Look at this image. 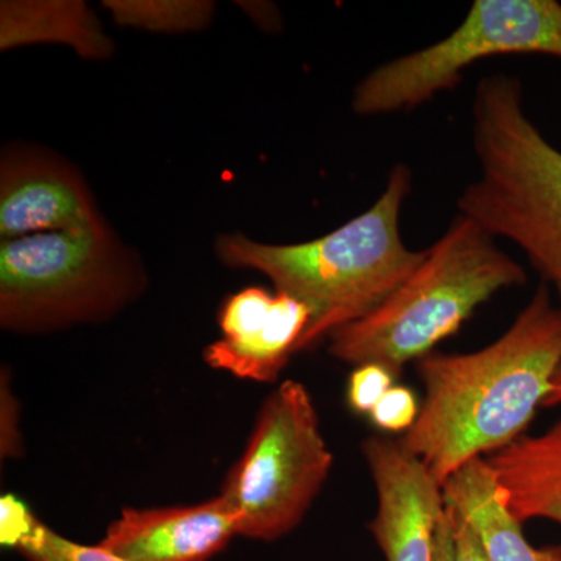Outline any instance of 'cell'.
Instances as JSON below:
<instances>
[{"label": "cell", "mask_w": 561, "mask_h": 561, "mask_svg": "<svg viewBox=\"0 0 561 561\" xmlns=\"http://www.w3.org/2000/svg\"><path fill=\"white\" fill-rule=\"evenodd\" d=\"M560 364L561 306L542 283L496 342L416 360L424 401L402 446L445 485L465 465L526 435Z\"/></svg>", "instance_id": "6da1fadb"}, {"label": "cell", "mask_w": 561, "mask_h": 561, "mask_svg": "<svg viewBox=\"0 0 561 561\" xmlns=\"http://www.w3.org/2000/svg\"><path fill=\"white\" fill-rule=\"evenodd\" d=\"M411 190V169L397 164L371 208L330 234L294 245L224 234L217 256L227 267L262 273L276 291L309 306L312 321L298 353L311 350L376 311L426 257V250L408 249L401 238L402 205Z\"/></svg>", "instance_id": "7a4b0ae2"}, {"label": "cell", "mask_w": 561, "mask_h": 561, "mask_svg": "<svg viewBox=\"0 0 561 561\" xmlns=\"http://www.w3.org/2000/svg\"><path fill=\"white\" fill-rule=\"evenodd\" d=\"M471 114L479 176L457 208L493 238L518 245L561 294V151L527 116L516 77H483Z\"/></svg>", "instance_id": "3957f363"}, {"label": "cell", "mask_w": 561, "mask_h": 561, "mask_svg": "<svg viewBox=\"0 0 561 561\" xmlns=\"http://www.w3.org/2000/svg\"><path fill=\"white\" fill-rule=\"evenodd\" d=\"M471 217L457 214L426 250L411 278L376 311L331 334L330 353L345 364H379L400 376L459 332L497 291L523 286L527 273Z\"/></svg>", "instance_id": "277c9868"}, {"label": "cell", "mask_w": 561, "mask_h": 561, "mask_svg": "<svg viewBox=\"0 0 561 561\" xmlns=\"http://www.w3.org/2000/svg\"><path fill=\"white\" fill-rule=\"evenodd\" d=\"M133 251L106 221L43 232L0 245V324L18 334H46L105 321L144 291Z\"/></svg>", "instance_id": "5b68a950"}, {"label": "cell", "mask_w": 561, "mask_h": 561, "mask_svg": "<svg viewBox=\"0 0 561 561\" xmlns=\"http://www.w3.org/2000/svg\"><path fill=\"white\" fill-rule=\"evenodd\" d=\"M334 456L312 394L284 381L261 405L241 459L220 496L238 516L239 535L276 541L300 526L330 478Z\"/></svg>", "instance_id": "8992f818"}, {"label": "cell", "mask_w": 561, "mask_h": 561, "mask_svg": "<svg viewBox=\"0 0 561 561\" xmlns=\"http://www.w3.org/2000/svg\"><path fill=\"white\" fill-rule=\"evenodd\" d=\"M561 58V3L557 0H476L445 39L371 70L354 91L360 116L419 108L451 91L465 69L500 55Z\"/></svg>", "instance_id": "52a82bcc"}, {"label": "cell", "mask_w": 561, "mask_h": 561, "mask_svg": "<svg viewBox=\"0 0 561 561\" xmlns=\"http://www.w3.org/2000/svg\"><path fill=\"white\" fill-rule=\"evenodd\" d=\"M360 449L378 497L368 529L386 561H435L443 486L400 438L370 437Z\"/></svg>", "instance_id": "ba28073f"}, {"label": "cell", "mask_w": 561, "mask_h": 561, "mask_svg": "<svg viewBox=\"0 0 561 561\" xmlns=\"http://www.w3.org/2000/svg\"><path fill=\"white\" fill-rule=\"evenodd\" d=\"M217 321L221 339L206 346V364L239 379L273 383L298 353L312 311L290 295L254 286L225 298Z\"/></svg>", "instance_id": "9c48e42d"}, {"label": "cell", "mask_w": 561, "mask_h": 561, "mask_svg": "<svg viewBox=\"0 0 561 561\" xmlns=\"http://www.w3.org/2000/svg\"><path fill=\"white\" fill-rule=\"evenodd\" d=\"M101 221L87 183L68 162L28 147L3 153L0 162L2 241L91 227Z\"/></svg>", "instance_id": "30bf717a"}, {"label": "cell", "mask_w": 561, "mask_h": 561, "mask_svg": "<svg viewBox=\"0 0 561 561\" xmlns=\"http://www.w3.org/2000/svg\"><path fill=\"white\" fill-rule=\"evenodd\" d=\"M236 535L238 516L219 494L194 505L124 508L98 546L125 561H209Z\"/></svg>", "instance_id": "8fae6325"}, {"label": "cell", "mask_w": 561, "mask_h": 561, "mask_svg": "<svg viewBox=\"0 0 561 561\" xmlns=\"http://www.w3.org/2000/svg\"><path fill=\"white\" fill-rule=\"evenodd\" d=\"M443 497L482 542L489 561H561V545L535 548L485 457L470 461L443 485Z\"/></svg>", "instance_id": "7c38bea8"}, {"label": "cell", "mask_w": 561, "mask_h": 561, "mask_svg": "<svg viewBox=\"0 0 561 561\" xmlns=\"http://www.w3.org/2000/svg\"><path fill=\"white\" fill-rule=\"evenodd\" d=\"M485 460L519 523L546 519L561 526V420L541 434L523 435Z\"/></svg>", "instance_id": "4fadbf2b"}, {"label": "cell", "mask_w": 561, "mask_h": 561, "mask_svg": "<svg viewBox=\"0 0 561 561\" xmlns=\"http://www.w3.org/2000/svg\"><path fill=\"white\" fill-rule=\"evenodd\" d=\"M2 49L35 43H61L84 58H108L113 41L83 2H2L0 9Z\"/></svg>", "instance_id": "5bb4252c"}, {"label": "cell", "mask_w": 561, "mask_h": 561, "mask_svg": "<svg viewBox=\"0 0 561 561\" xmlns=\"http://www.w3.org/2000/svg\"><path fill=\"white\" fill-rule=\"evenodd\" d=\"M105 9L117 24L154 32H186L205 27L213 16L214 5L210 2L108 0Z\"/></svg>", "instance_id": "9a60e30c"}, {"label": "cell", "mask_w": 561, "mask_h": 561, "mask_svg": "<svg viewBox=\"0 0 561 561\" xmlns=\"http://www.w3.org/2000/svg\"><path fill=\"white\" fill-rule=\"evenodd\" d=\"M18 552L28 561H125L103 551L101 546L68 540L43 522L32 537L22 542Z\"/></svg>", "instance_id": "2e32d148"}, {"label": "cell", "mask_w": 561, "mask_h": 561, "mask_svg": "<svg viewBox=\"0 0 561 561\" xmlns=\"http://www.w3.org/2000/svg\"><path fill=\"white\" fill-rule=\"evenodd\" d=\"M394 381L397 376L383 365H357L346 386V404L354 413L370 415L383 394L394 386Z\"/></svg>", "instance_id": "e0dca14e"}, {"label": "cell", "mask_w": 561, "mask_h": 561, "mask_svg": "<svg viewBox=\"0 0 561 561\" xmlns=\"http://www.w3.org/2000/svg\"><path fill=\"white\" fill-rule=\"evenodd\" d=\"M420 408L415 393L409 387L394 383L368 416L378 430L404 435L419 419Z\"/></svg>", "instance_id": "ac0fdd59"}, {"label": "cell", "mask_w": 561, "mask_h": 561, "mask_svg": "<svg viewBox=\"0 0 561 561\" xmlns=\"http://www.w3.org/2000/svg\"><path fill=\"white\" fill-rule=\"evenodd\" d=\"M39 523L32 508L16 494L7 493L0 497V542L3 548L18 551Z\"/></svg>", "instance_id": "d6986e66"}, {"label": "cell", "mask_w": 561, "mask_h": 561, "mask_svg": "<svg viewBox=\"0 0 561 561\" xmlns=\"http://www.w3.org/2000/svg\"><path fill=\"white\" fill-rule=\"evenodd\" d=\"M2 457H18L21 448L20 408L7 381H2Z\"/></svg>", "instance_id": "ffe728a7"}, {"label": "cell", "mask_w": 561, "mask_h": 561, "mask_svg": "<svg viewBox=\"0 0 561 561\" xmlns=\"http://www.w3.org/2000/svg\"><path fill=\"white\" fill-rule=\"evenodd\" d=\"M446 504V502H445ZM448 505V504H446ZM449 507V505H448ZM451 508V507H449ZM454 561H489L474 530L451 508Z\"/></svg>", "instance_id": "44dd1931"}, {"label": "cell", "mask_w": 561, "mask_h": 561, "mask_svg": "<svg viewBox=\"0 0 561 561\" xmlns=\"http://www.w3.org/2000/svg\"><path fill=\"white\" fill-rule=\"evenodd\" d=\"M435 561H454V541L451 508L445 504L437 531V559Z\"/></svg>", "instance_id": "7402d4cb"}, {"label": "cell", "mask_w": 561, "mask_h": 561, "mask_svg": "<svg viewBox=\"0 0 561 561\" xmlns=\"http://www.w3.org/2000/svg\"><path fill=\"white\" fill-rule=\"evenodd\" d=\"M560 295V306H561V294ZM542 408L546 409H556L561 408V364L559 370H557L556 376H553L551 391H549L548 398H546L545 404Z\"/></svg>", "instance_id": "603a6c76"}]
</instances>
